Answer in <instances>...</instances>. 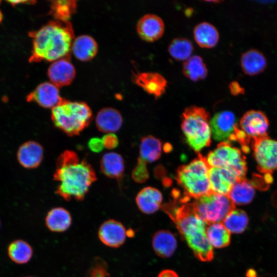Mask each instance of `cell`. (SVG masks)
Segmentation results:
<instances>
[{
	"label": "cell",
	"mask_w": 277,
	"mask_h": 277,
	"mask_svg": "<svg viewBox=\"0 0 277 277\" xmlns=\"http://www.w3.org/2000/svg\"><path fill=\"white\" fill-rule=\"evenodd\" d=\"M53 177L58 183L56 194L66 201H83L97 180L91 165L69 150L63 152L57 159Z\"/></svg>",
	"instance_id": "6da1fadb"
},
{
	"label": "cell",
	"mask_w": 277,
	"mask_h": 277,
	"mask_svg": "<svg viewBox=\"0 0 277 277\" xmlns=\"http://www.w3.org/2000/svg\"><path fill=\"white\" fill-rule=\"evenodd\" d=\"M206 234L207 238L212 247L224 248L228 246L230 243V232L223 223L207 224Z\"/></svg>",
	"instance_id": "f1b7e54d"
},
{
	"label": "cell",
	"mask_w": 277,
	"mask_h": 277,
	"mask_svg": "<svg viewBox=\"0 0 277 277\" xmlns=\"http://www.w3.org/2000/svg\"><path fill=\"white\" fill-rule=\"evenodd\" d=\"M123 124L121 113L111 107L101 109L95 118V125L97 129L103 133H114L118 131Z\"/></svg>",
	"instance_id": "ffe728a7"
},
{
	"label": "cell",
	"mask_w": 277,
	"mask_h": 277,
	"mask_svg": "<svg viewBox=\"0 0 277 277\" xmlns=\"http://www.w3.org/2000/svg\"><path fill=\"white\" fill-rule=\"evenodd\" d=\"M147 163L138 159L137 164L132 173V177L137 183L145 182L149 177V173L146 166Z\"/></svg>",
	"instance_id": "d590c367"
},
{
	"label": "cell",
	"mask_w": 277,
	"mask_h": 277,
	"mask_svg": "<svg viewBox=\"0 0 277 277\" xmlns=\"http://www.w3.org/2000/svg\"><path fill=\"white\" fill-rule=\"evenodd\" d=\"M255 193L252 183L244 178L239 180L234 184L228 196L234 205H244L252 201Z\"/></svg>",
	"instance_id": "4316f807"
},
{
	"label": "cell",
	"mask_w": 277,
	"mask_h": 277,
	"mask_svg": "<svg viewBox=\"0 0 277 277\" xmlns=\"http://www.w3.org/2000/svg\"><path fill=\"white\" fill-rule=\"evenodd\" d=\"M254 155L260 170L269 173L277 170V140L267 136L253 143Z\"/></svg>",
	"instance_id": "30bf717a"
},
{
	"label": "cell",
	"mask_w": 277,
	"mask_h": 277,
	"mask_svg": "<svg viewBox=\"0 0 277 277\" xmlns=\"http://www.w3.org/2000/svg\"><path fill=\"white\" fill-rule=\"evenodd\" d=\"M207 161L211 167L228 169L238 178H244L247 171L246 163L241 150L230 143L221 142L207 155Z\"/></svg>",
	"instance_id": "ba28073f"
},
{
	"label": "cell",
	"mask_w": 277,
	"mask_h": 277,
	"mask_svg": "<svg viewBox=\"0 0 277 277\" xmlns=\"http://www.w3.org/2000/svg\"><path fill=\"white\" fill-rule=\"evenodd\" d=\"M209 178L212 192L228 195L234 184L240 180L232 171L223 168L211 167Z\"/></svg>",
	"instance_id": "ac0fdd59"
},
{
	"label": "cell",
	"mask_w": 277,
	"mask_h": 277,
	"mask_svg": "<svg viewBox=\"0 0 277 277\" xmlns=\"http://www.w3.org/2000/svg\"><path fill=\"white\" fill-rule=\"evenodd\" d=\"M33 39L29 62H53L69 57L74 31L70 22L50 21L38 30L29 33Z\"/></svg>",
	"instance_id": "3957f363"
},
{
	"label": "cell",
	"mask_w": 277,
	"mask_h": 277,
	"mask_svg": "<svg viewBox=\"0 0 277 277\" xmlns=\"http://www.w3.org/2000/svg\"><path fill=\"white\" fill-rule=\"evenodd\" d=\"M54 126L69 136L79 135L92 120V112L85 102L63 98L51 110Z\"/></svg>",
	"instance_id": "277c9868"
},
{
	"label": "cell",
	"mask_w": 277,
	"mask_h": 277,
	"mask_svg": "<svg viewBox=\"0 0 277 277\" xmlns=\"http://www.w3.org/2000/svg\"><path fill=\"white\" fill-rule=\"evenodd\" d=\"M193 35L198 45L205 48H211L216 46L220 37L216 27L206 22H201L195 26Z\"/></svg>",
	"instance_id": "484cf974"
},
{
	"label": "cell",
	"mask_w": 277,
	"mask_h": 277,
	"mask_svg": "<svg viewBox=\"0 0 277 277\" xmlns=\"http://www.w3.org/2000/svg\"><path fill=\"white\" fill-rule=\"evenodd\" d=\"M136 30L143 40L151 42L162 37L165 30V24L160 16L154 14H147L138 20Z\"/></svg>",
	"instance_id": "9a60e30c"
},
{
	"label": "cell",
	"mask_w": 277,
	"mask_h": 277,
	"mask_svg": "<svg viewBox=\"0 0 277 277\" xmlns=\"http://www.w3.org/2000/svg\"><path fill=\"white\" fill-rule=\"evenodd\" d=\"M249 223L247 213L240 209H234L225 218L223 224L232 233L239 234L245 231Z\"/></svg>",
	"instance_id": "1f68e13d"
},
{
	"label": "cell",
	"mask_w": 277,
	"mask_h": 277,
	"mask_svg": "<svg viewBox=\"0 0 277 277\" xmlns=\"http://www.w3.org/2000/svg\"><path fill=\"white\" fill-rule=\"evenodd\" d=\"M3 15L2 12L0 10V23L2 22Z\"/></svg>",
	"instance_id": "b9f144b4"
},
{
	"label": "cell",
	"mask_w": 277,
	"mask_h": 277,
	"mask_svg": "<svg viewBox=\"0 0 277 277\" xmlns=\"http://www.w3.org/2000/svg\"><path fill=\"white\" fill-rule=\"evenodd\" d=\"M170 55L177 61H186L190 56L193 50L192 43L185 37L173 38L168 46Z\"/></svg>",
	"instance_id": "836d02e7"
},
{
	"label": "cell",
	"mask_w": 277,
	"mask_h": 277,
	"mask_svg": "<svg viewBox=\"0 0 277 277\" xmlns=\"http://www.w3.org/2000/svg\"><path fill=\"white\" fill-rule=\"evenodd\" d=\"M193 204L197 214L207 224L222 223L235 208L228 195L214 193L195 199Z\"/></svg>",
	"instance_id": "52a82bcc"
},
{
	"label": "cell",
	"mask_w": 277,
	"mask_h": 277,
	"mask_svg": "<svg viewBox=\"0 0 277 277\" xmlns=\"http://www.w3.org/2000/svg\"><path fill=\"white\" fill-rule=\"evenodd\" d=\"M210 127L215 140L229 143L236 141L240 128L232 112L226 110L215 114L210 120Z\"/></svg>",
	"instance_id": "9c48e42d"
},
{
	"label": "cell",
	"mask_w": 277,
	"mask_h": 277,
	"mask_svg": "<svg viewBox=\"0 0 277 277\" xmlns=\"http://www.w3.org/2000/svg\"><path fill=\"white\" fill-rule=\"evenodd\" d=\"M158 277H179V276L175 271L167 269L162 271L159 274Z\"/></svg>",
	"instance_id": "ab89813d"
},
{
	"label": "cell",
	"mask_w": 277,
	"mask_h": 277,
	"mask_svg": "<svg viewBox=\"0 0 277 277\" xmlns=\"http://www.w3.org/2000/svg\"><path fill=\"white\" fill-rule=\"evenodd\" d=\"M72 222L70 212L65 208L56 207L51 209L47 213L45 223L47 229L53 232L67 231Z\"/></svg>",
	"instance_id": "44dd1931"
},
{
	"label": "cell",
	"mask_w": 277,
	"mask_h": 277,
	"mask_svg": "<svg viewBox=\"0 0 277 277\" xmlns=\"http://www.w3.org/2000/svg\"><path fill=\"white\" fill-rule=\"evenodd\" d=\"M183 72L187 77L195 82L204 79L208 74L207 68L202 58L196 55L191 56L184 62Z\"/></svg>",
	"instance_id": "4dcf8cb0"
},
{
	"label": "cell",
	"mask_w": 277,
	"mask_h": 277,
	"mask_svg": "<svg viewBox=\"0 0 277 277\" xmlns=\"http://www.w3.org/2000/svg\"><path fill=\"white\" fill-rule=\"evenodd\" d=\"M269 127L268 118L260 110H251L243 115L240 122V129L248 141L254 142L266 136Z\"/></svg>",
	"instance_id": "8fae6325"
},
{
	"label": "cell",
	"mask_w": 277,
	"mask_h": 277,
	"mask_svg": "<svg viewBox=\"0 0 277 277\" xmlns=\"http://www.w3.org/2000/svg\"><path fill=\"white\" fill-rule=\"evenodd\" d=\"M181 128L188 145L195 152L211 143L210 115L204 108L192 106L186 108L182 115Z\"/></svg>",
	"instance_id": "8992f818"
},
{
	"label": "cell",
	"mask_w": 277,
	"mask_h": 277,
	"mask_svg": "<svg viewBox=\"0 0 277 277\" xmlns=\"http://www.w3.org/2000/svg\"><path fill=\"white\" fill-rule=\"evenodd\" d=\"M26 277H34V276H26Z\"/></svg>",
	"instance_id": "ee69618b"
},
{
	"label": "cell",
	"mask_w": 277,
	"mask_h": 277,
	"mask_svg": "<svg viewBox=\"0 0 277 277\" xmlns=\"http://www.w3.org/2000/svg\"><path fill=\"white\" fill-rule=\"evenodd\" d=\"M104 148L112 149L116 148L118 144V140L114 133H107L102 138Z\"/></svg>",
	"instance_id": "8d00e7d4"
},
{
	"label": "cell",
	"mask_w": 277,
	"mask_h": 277,
	"mask_svg": "<svg viewBox=\"0 0 277 277\" xmlns=\"http://www.w3.org/2000/svg\"><path fill=\"white\" fill-rule=\"evenodd\" d=\"M100 169L106 176L120 179L125 169L124 159L118 153L113 151L105 153L101 159Z\"/></svg>",
	"instance_id": "cb8c5ba5"
},
{
	"label": "cell",
	"mask_w": 277,
	"mask_h": 277,
	"mask_svg": "<svg viewBox=\"0 0 277 277\" xmlns=\"http://www.w3.org/2000/svg\"><path fill=\"white\" fill-rule=\"evenodd\" d=\"M230 93L234 96H237L245 93V89L241 86L240 84L236 81H232L228 86Z\"/></svg>",
	"instance_id": "f35d334b"
},
{
	"label": "cell",
	"mask_w": 277,
	"mask_h": 277,
	"mask_svg": "<svg viewBox=\"0 0 277 277\" xmlns=\"http://www.w3.org/2000/svg\"><path fill=\"white\" fill-rule=\"evenodd\" d=\"M63 99L59 88L51 82L40 84L26 97L28 102H34L43 108L52 109Z\"/></svg>",
	"instance_id": "4fadbf2b"
},
{
	"label": "cell",
	"mask_w": 277,
	"mask_h": 277,
	"mask_svg": "<svg viewBox=\"0 0 277 277\" xmlns=\"http://www.w3.org/2000/svg\"><path fill=\"white\" fill-rule=\"evenodd\" d=\"M44 149L38 142L28 141L22 144L16 152L18 163L26 169H34L38 167L44 157Z\"/></svg>",
	"instance_id": "e0dca14e"
},
{
	"label": "cell",
	"mask_w": 277,
	"mask_h": 277,
	"mask_svg": "<svg viewBox=\"0 0 277 277\" xmlns=\"http://www.w3.org/2000/svg\"><path fill=\"white\" fill-rule=\"evenodd\" d=\"M187 202L184 198L179 202L166 203L162 208L174 223L195 257L203 262L211 261L213 251L206 236L207 224L197 214L193 203Z\"/></svg>",
	"instance_id": "7a4b0ae2"
},
{
	"label": "cell",
	"mask_w": 277,
	"mask_h": 277,
	"mask_svg": "<svg viewBox=\"0 0 277 277\" xmlns=\"http://www.w3.org/2000/svg\"><path fill=\"white\" fill-rule=\"evenodd\" d=\"M210 168L207 159L200 153L188 164L179 167L176 180L186 196L197 199L213 193L209 178Z\"/></svg>",
	"instance_id": "5b68a950"
},
{
	"label": "cell",
	"mask_w": 277,
	"mask_h": 277,
	"mask_svg": "<svg viewBox=\"0 0 277 277\" xmlns=\"http://www.w3.org/2000/svg\"><path fill=\"white\" fill-rule=\"evenodd\" d=\"M1 221H0V228H1Z\"/></svg>",
	"instance_id": "7bdbcfd3"
},
{
	"label": "cell",
	"mask_w": 277,
	"mask_h": 277,
	"mask_svg": "<svg viewBox=\"0 0 277 277\" xmlns=\"http://www.w3.org/2000/svg\"><path fill=\"white\" fill-rule=\"evenodd\" d=\"M162 143L157 138L148 135L142 138L138 159L146 163L153 162L161 156Z\"/></svg>",
	"instance_id": "f546056e"
},
{
	"label": "cell",
	"mask_w": 277,
	"mask_h": 277,
	"mask_svg": "<svg viewBox=\"0 0 277 277\" xmlns=\"http://www.w3.org/2000/svg\"><path fill=\"white\" fill-rule=\"evenodd\" d=\"M97 235L104 245L116 248L124 243L127 234L122 223L114 219H109L101 224Z\"/></svg>",
	"instance_id": "7c38bea8"
},
{
	"label": "cell",
	"mask_w": 277,
	"mask_h": 277,
	"mask_svg": "<svg viewBox=\"0 0 277 277\" xmlns=\"http://www.w3.org/2000/svg\"><path fill=\"white\" fill-rule=\"evenodd\" d=\"M107 263L103 259L96 257L93 259L85 277H109Z\"/></svg>",
	"instance_id": "e575fe53"
},
{
	"label": "cell",
	"mask_w": 277,
	"mask_h": 277,
	"mask_svg": "<svg viewBox=\"0 0 277 277\" xmlns=\"http://www.w3.org/2000/svg\"><path fill=\"white\" fill-rule=\"evenodd\" d=\"M243 72L248 76H255L263 72L267 67L264 54L256 49H250L243 52L240 58Z\"/></svg>",
	"instance_id": "d6986e66"
},
{
	"label": "cell",
	"mask_w": 277,
	"mask_h": 277,
	"mask_svg": "<svg viewBox=\"0 0 277 277\" xmlns=\"http://www.w3.org/2000/svg\"><path fill=\"white\" fill-rule=\"evenodd\" d=\"M152 246L157 255L162 258L171 256L177 247V241L174 235L169 231L160 230L153 235Z\"/></svg>",
	"instance_id": "d4e9b609"
},
{
	"label": "cell",
	"mask_w": 277,
	"mask_h": 277,
	"mask_svg": "<svg viewBox=\"0 0 277 277\" xmlns=\"http://www.w3.org/2000/svg\"><path fill=\"white\" fill-rule=\"evenodd\" d=\"M135 201L142 212L146 214H151L156 212L161 207L162 195L157 189L147 187L138 193Z\"/></svg>",
	"instance_id": "7402d4cb"
},
{
	"label": "cell",
	"mask_w": 277,
	"mask_h": 277,
	"mask_svg": "<svg viewBox=\"0 0 277 277\" xmlns=\"http://www.w3.org/2000/svg\"><path fill=\"white\" fill-rule=\"evenodd\" d=\"M7 2L9 3L13 7L15 6L16 5L19 3H34V1H8Z\"/></svg>",
	"instance_id": "60d3db41"
},
{
	"label": "cell",
	"mask_w": 277,
	"mask_h": 277,
	"mask_svg": "<svg viewBox=\"0 0 277 277\" xmlns=\"http://www.w3.org/2000/svg\"><path fill=\"white\" fill-rule=\"evenodd\" d=\"M75 74V69L69 57L52 62L47 71L50 82L58 88L70 85L74 80Z\"/></svg>",
	"instance_id": "5bb4252c"
},
{
	"label": "cell",
	"mask_w": 277,
	"mask_h": 277,
	"mask_svg": "<svg viewBox=\"0 0 277 277\" xmlns=\"http://www.w3.org/2000/svg\"><path fill=\"white\" fill-rule=\"evenodd\" d=\"M7 254L13 262L22 265L27 264L31 260L33 250L26 241L17 239L11 242L8 246Z\"/></svg>",
	"instance_id": "83f0119b"
},
{
	"label": "cell",
	"mask_w": 277,
	"mask_h": 277,
	"mask_svg": "<svg viewBox=\"0 0 277 277\" xmlns=\"http://www.w3.org/2000/svg\"><path fill=\"white\" fill-rule=\"evenodd\" d=\"M76 8V1L74 0L52 1L49 13L55 20L68 22Z\"/></svg>",
	"instance_id": "d6a6232c"
},
{
	"label": "cell",
	"mask_w": 277,
	"mask_h": 277,
	"mask_svg": "<svg viewBox=\"0 0 277 277\" xmlns=\"http://www.w3.org/2000/svg\"><path fill=\"white\" fill-rule=\"evenodd\" d=\"M88 146L91 151L96 153L101 152L104 148L102 138L98 137L91 138L88 143Z\"/></svg>",
	"instance_id": "74e56055"
},
{
	"label": "cell",
	"mask_w": 277,
	"mask_h": 277,
	"mask_svg": "<svg viewBox=\"0 0 277 277\" xmlns=\"http://www.w3.org/2000/svg\"><path fill=\"white\" fill-rule=\"evenodd\" d=\"M133 82L145 91L155 98L160 97L166 91L167 82L165 78L157 72H144L134 73Z\"/></svg>",
	"instance_id": "2e32d148"
},
{
	"label": "cell",
	"mask_w": 277,
	"mask_h": 277,
	"mask_svg": "<svg viewBox=\"0 0 277 277\" xmlns=\"http://www.w3.org/2000/svg\"><path fill=\"white\" fill-rule=\"evenodd\" d=\"M95 40L88 35H81L74 38L71 52L79 61L86 62L93 58L97 52Z\"/></svg>",
	"instance_id": "603a6c76"
}]
</instances>
